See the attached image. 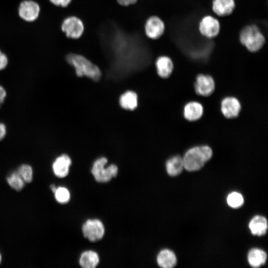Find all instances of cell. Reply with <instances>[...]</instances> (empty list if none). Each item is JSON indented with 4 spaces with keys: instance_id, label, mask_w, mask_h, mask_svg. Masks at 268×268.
<instances>
[{
    "instance_id": "cell-1",
    "label": "cell",
    "mask_w": 268,
    "mask_h": 268,
    "mask_svg": "<svg viewBox=\"0 0 268 268\" xmlns=\"http://www.w3.org/2000/svg\"><path fill=\"white\" fill-rule=\"evenodd\" d=\"M66 60L69 65L74 67L77 76H85L95 81L100 79L102 75L100 69L84 56L69 53L66 56Z\"/></svg>"
},
{
    "instance_id": "cell-2",
    "label": "cell",
    "mask_w": 268,
    "mask_h": 268,
    "mask_svg": "<svg viewBox=\"0 0 268 268\" xmlns=\"http://www.w3.org/2000/svg\"><path fill=\"white\" fill-rule=\"evenodd\" d=\"M212 156L211 148L208 145L196 146L189 149L183 158L184 168L188 171L200 170Z\"/></svg>"
},
{
    "instance_id": "cell-3",
    "label": "cell",
    "mask_w": 268,
    "mask_h": 268,
    "mask_svg": "<svg viewBox=\"0 0 268 268\" xmlns=\"http://www.w3.org/2000/svg\"><path fill=\"white\" fill-rule=\"evenodd\" d=\"M239 39L242 45L251 53H256L262 49L266 43V38L259 27L256 24H249L240 30Z\"/></svg>"
},
{
    "instance_id": "cell-4",
    "label": "cell",
    "mask_w": 268,
    "mask_h": 268,
    "mask_svg": "<svg viewBox=\"0 0 268 268\" xmlns=\"http://www.w3.org/2000/svg\"><path fill=\"white\" fill-rule=\"evenodd\" d=\"M107 162V159L102 157L97 159L93 163L91 172L97 182H108L118 175L117 166L112 164L106 167Z\"/></svg>"
},
{
    "instance_id": "cell-5",
    "label": "cell",
    "mask_w": 268,
    "mask_h": 268,
    "mask_svg": "<svg viewBox=\"0 0 268 268\" xmlns=\"http://www.w3.org/2000/svg\"><path fill=\"white\" fill-rule=\"evenodd\" d=\"M61 29L67 38L76 40L82 36L84 25L81 19L72 15L67 17L63 21Z\"/></svg>"
},
{
    "instance_id": "cell-6",
    "label": "cell",
    "mask_w": 268,
    "mask_h": 268,
    "mask_svg": "<svg viewBox=\"0 0 268 268\" xmlns=\"http://www.w3.org/2000/svg\"><path fill=\"white\" fill-rule=\"evenodd\" d=\"M84 237L92 242L101 240L105 234V227L101 221L98 219H89L82 225Z\"/></svg>"
},
{
    "instance_id": "cell-7",
    "label": "cell",
    "mask_w": 268,
    "mask_h": 268,
    "mask_svg": "<svg viewBox=\"0 0 268 268\" xmlns=\"http://www.w3.org/2000/svg\"><path fill=\"white\" fill-rule=\"evenodd\" d=\"M198 29L200 33L207 39L216 37L220 31V24L215 17L206 15L203 16L199 23Z\"/></svg>"
},
{
    "instance_id": "cell-8",
    "label": "cell",
    "mask_w": 268,
    "mask_h": 268,
    "mask_svg": "<svg viewBox=\"0 0 268 268\" xmlns=\"http://www.w3.org/2000/svg\"><path fill=\"white\" fill-rule=\"evenodd\" d=\"M165 25L163 20L157 15H151L145 20L144 31L146 36L151 40H157L164 34Z\"/></svg>"
},
{
    "instance_id": "cell-9",
    "label": "cell",
    "mask_w": 268,
    "mask_h": 268,
    "mask_svg": "<svg viewBox=\"0 0 268 268\" xmlns=\"http://www.w3.org/2000/svg\"><path fill=\"white\" fill-rule=\"evenodd\" d=\"M40 11L39 5L32 0L22 1L18 7L19 16L27 22H33L39 16Z\"/></svg>"
},
{
    "instance_id": "cell-10",
    "label": "cell",
    "mask_w": 268,
    "mask_h": 268,
    "mask_svg": "<svg viewBox=\"0 0 268 268\" xmlns=\"http://www.w3.org/2000/svg\"><path fill=\"white\" fill-rule=\"evenodd\" d=\"M195 89L197 94L202 96H208L214 90V81L209 75L199 74L196 77Z\"/></svg>"
},
{
    "instance_id": "cell-11",
    "label": "cell",
    "mask_w": 268,
    "mask_h": 268,
    "mask_svg": "<svg viewBox=\"0 0 268 268\" xmlns=\"http://www.w3.org/2000/svg\"><path fill=\"white\" fill-rule=\"evenodd\" d=\"M71 160L70 157L63 154L58 156L52 164V169L54 175L58 178H64L69 172Z\"/></svg>"
},
{
    "instance_id": "cell-12",
    "label": "cell",
    "mask_w": 268,
    "mask_h": 268,
    "mask_svg": "<svg viewBox=\"0 0 268 268\" xmlns=\"http://www.w3.org/2000/svg\"><path fill=\"white\" fill-rule=\"evenodd\" d=\"M241 110V104L239 100L234 97L224 98L221 103V111L224 116L232 119L238 116Z\"/></svg>"
},
{
    "instance_id": "cell-13",
    "label": "cell",
    "mask_w": 268,
    "mask_h": 268,
    "mask_svg": "<svg viewBox=\"0 0 268 268\" xmlns=\"http://www.w3.org/2000/svg\"><path fill=\"white\" fill-rule=\"evenodd\" d=\"M236 6L235 0H212V9L218 16L225 17L231 15Z\"/></svg>"
},
{
    "instance_id": "cell-14",
    "label": "cell",
    "mask_w": 268,
    "mask_h": 268,
    "mask_svg": "<svg viewBox=\"0 0 268 268\" xmlns=\"http://www.w3.org/2000/svg\"><path fill=\"white\" fill-rule=\"evenodd\" d=\"M155 67L158 75L166 78L170 76L174 68L172 59L168 56L162 55L158 57L155 62Z\"/></svg>"
},
{
    "instance_id": "cell-15",
    "label": "cell",
    "mask_w": 268,
    "mask_h": 268,
    "mask_svg": "<svg viewBox=\"0 0 268 268\" xmlns=\"http://www.w3.org/2000/svg\"><path fill=\"white\" fill-rule=\"evenodd\" d=\"M249 228L253 235L263 236L266 234L268 230L267 219L263 216L256 215L249 222Z\"/></svg>"
},
{
    "instance_id": "cell-16",
    "label": "cell",
    "mask_w": 268,
    "mask_h": 268,
    "mask_svg": "<svg viewBox=\"0 0 268 268\" xmlns=\"http://www.w3.org/2000/svg\"><path fill=\"white\" fill-rule=\"evenodd\" d=\"M203 112L201 103L192 101L185 105L184 108V116L189 121H195L201 118Z\"/></svg>"
},
{
    "instance_id": "cell-17",
    "label": "cell",
    "mask_w": 268,
    "mask_h": 268,
    "mask_svg": "<svg viewBox=\"0 0 268 268\" xmlns=\"http://www.w3.org/2000/svg\"><path fill=\"white\" fill-rule=\"evenodd\" d=\"M177 258L174 253L167 249L162 250L157 257L158 266L163 268H172L177 264Z\"/></svg>"
},
{
    "instance_id": "cell-18",
    "label": "cell",
    "mask_w": 268,
    "mask_h": 268,
    "mask_svg": "<svg viewBox=\"0 0 268 268\" xmlns=\"http://www.w3.org/2000/svg\"><path fill=\"white\" fill-rule=\"evenodd\" d=\"M247 259L249 265L252 267L257 268L266 263L267 255L261 249L253 248L249 251Z\"/></svg>"
},
{
    "instance_id": "cell-19",
    "label": "cell",
    "mask_w": 268,
    "mask_h": 268,
    "mask_svg": "<svg viewBox=\"0 0 268 268\" xmlns=\"http://www.w3.org/2000/svg\"><path fill=\"white\" fill-rule=\"evenodd\" d=\"M184 168L183 158L179 155L174 156L166 161V171L170 176L174 177L179 175Z\"/></svg>"
},
{
    "instance_id": "cell-20",
    "label": "cell",
    "mask_w": 268,
    "mask_h": 268,
    "mask_svg": "<svg viewBox=\"0 0 268 268\" xmlns=\"http://www.w3.org/2000/svg\"><path fill=\"white\" fill-rule=\"evenodd\" d=\"M99 262L98 254L91 250L83 252L79 260L80 266L83 268H94Z\"/></svg>"
},
{
    "instance_id": "cell-21",
    "label": "cell",
    "mask_w": 268,
    "mask_h": 268,
    "mask_svg": "<svg viewBox=\"0 0 268 268\" xmlns=\"http://www.w3.org/2000/svg\"><path fill=\"white\" fill-rule=\"evenodd\" d=\"M138 97L136 93L133 91H127L120 97L119 103L124 109L133 110L137 106Z\"/></svg>"
},
{
    "instance_id": "cell-22",
    "label": "cell",
    "mask_w": 268,
    "mask_h": 268,
    "mask_svg": "<svg viewBox=\"0 0 268 268\" xmlns=\"http://www.w3.org/2000/svg\"><path fill=\"white\" fill-rule=\"evenodd\" d=\"M9 186L17 191H21L24 186V181L17 171L12 172L6 178Z\"/></svg>"
},
{
    "instance_id": "cell-23",
    "label": "cell",
    "mask_w": 268,
    "mask_h": 268,
    "mask_svg": "<svg viewBox=\"0 0 268 268\" xmlns=\"http://www.w3.org/2000/svg\"><path fill=\"white\" fill-rule=\"evenodd\" d=\"M54 193L56 200L61 204H66L70 200V192L66 187H58Z\"/></svg>"
},
{
    "instance_id": "cell-24",
    "label": "cell",
    "mask_w": 268,
    "mask_h": 268,
    "mask_svg": "<svg viewBox=\"0 0 268 268\" xmlns=\"http://www.w3.org/2000/svg\"><path fill=\"white\" fill-rule=\"evenodd\" d=\"M25 183H30L33 180V172L31 166L28 164L21 165L16 171Z\"/></svg>"
},
{
    "instance_id": "cell-25",
    "label": "cell",
    "mask_w": 268,
    "mask_h": 268,
    "mask_svg": "<svg viewBox=\"0 0 268 268\" xmlns=\"http://www.w3.org/2000/svg\"><path fill=\"white\" fill-rule=\"evenodd\" d=\"M227 202L230 207L234 208H239L244 203V199L241 194L232 192L228 195Z\"/></svg>"
},
{
    "instance_id": "cell-26",
    "label": "cell",
    "mask_w": 268,
    "mask_h": 268,
    "mask_svg": "<svg viewBox=\"0 0 268 268\" xmlns=\"http://www.w3.org/2000/svg\"><path fill=\"white\" fill-rule=\"evenodd\" d=\"M72 0H50V1L54 5L65 7L69 5Z\"/></svg>"
},
{
    "instance_id": "cell-27",
    "label": "cell",
    "mask_w": 268,
    "mask_h": 268,
    "mask_svg": "<svg viewBox=\"0 0 268 268\" xmlns=\"http://www.w3.org/2000/svg\"><path fill=\"white\" fill-rule=\"evenodd\" d=\"M8 64V59L6 55L0 50V70L4 69Z\"/></svg>"
},
{
    "instance_id": "cell-28",
    "label": "cell",
    "mask_w": 268,
    "mask_h": 268,
    "mask_svg": "<svg viewBox=\"0 0 268 268\" xmlns=\"http://www.w3.org/2000/svg\"><path fill=\"white\" fill-rule=\"evenodd\" d=\"M138 0H116L117 3L122 6H127L130 5L134 4Z\"/></svg>"
},
{
    "instance_id": "cell-29",
    "label": "cell",
    "mask_w": 268,
    "mask_h": 268,
    "mask_svg": "<svg viewBox=\"0 0 268 268\" xmlns=\"http://www.w3.org/2000/svg\"><path fill=\"white\" fill-rule=\"evenodd\" d=\"M6 134V128L5 124L0 123V141L2 140Z\"/></svg>"
},
{
    "instance_id": "cell-30",
    "label": "cell",
    "mask_w": 268,
    "mask_h": 268,
    "mask_svg": "<svg viewBox=\"0 0 268 268\" xmlns=\"http://www.w3.org/2000/svg\"><path fill=\"white\" fill-rule=\"evenodd\" d=\"M6 96V92L3 86L0 85V107L4 102Z\"/></svg>"
},
{
    "instance_id": "cell-31",
    "label": "cell",
    "mask_w": 268,
    "mask_h": 268,
    "mask_svg": "<svg viewBox=\"0 0 268 268\" xmlns=\"http://www.w3.org/2000/svg\"><path fill=\"white\" fill-rule=\"evenodd\" d=\"M1 260H2L1 255V254L0 253V264L1 262Z\"/></svg>"
}]
</instances>
